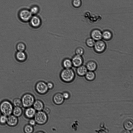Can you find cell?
<instances>
[{
    "label": "cell",
    "mask_w": 133,
    "mask_h": 133,
    "mask_svg": "<svg viewBox=\"0 0 133 133\" xmlns=\"http://www.w3.org/2000/svg\"><path fill=\"white\" fill-rule=\"evenodd\" d=\"M37 124L36 122L34 119H31L29 121V124L33 126H35Z\"/></svg>",
    "instance_id": "cell-32"
},
{
    "label": "cell",
    "mask_w": 133,
    "mask_h": 133,
    "mask_svg": "<svg viewBox=\"0 0 133 133\" xmlns=\"http://www.w3.org/2000/svg\"><path fill=\"white\" fill-rule=\"evenodd\" d=\"M31 25L34 27H39L41 24V20L37 16L32 17L30 20Z\"/></svg>",
    "instance_id": "cell-13"
},
{
    "label": "cell",
    "mask_w": 133,
    "mask_h": 133,
    "mask_svg": "<svg viewBox=\"0 0 133 133\" xmlns=\"http://www.w3.org/2000/svg\"><path fill=\"white\" fill-rule=\"evenodd\" d=\"M62 64L63 67L66 69L71 68L73 66L72 61L69 59L66 58L64 60Z\"/></svg>",
    "instance_id": "cell-22"
},
{
    "label": "cell",
    "mask_w": 133,
    "mask_h": 133,
    "mask_svg": "<svg viewBox=\"0 0 133 133\" xmlns=\"http://www.w3.org/2000/svg\"><path fill=\"white\" fill-rule=\"evenodd\" d=\"M23 113L21 107H14L13 109L12 114L17 117L21 116Z\"/></svg>",
    "instance_id": "cell-18"
},
{
    "label": "cell",
    "mask_w": 133,
    "mask_h": 133,
    "mask_svg": "<svg viewBox=\"0 0 133 133\" xmlns=\"http://www.w3.org/2000/svg\"><path fill=\"white\" fill-rule=\"evenodd\" d=\"M15 57L16 60L20 62H24L27 58L26 55L24 51H17L15 53Z\"/></svg>",
    "instance_id": "cell-12"
},
{
    "label": "cell",
    "mask_w": 133,
    "mask_h": 133,
    "mask_svg": "<svg viewBox=\"0 0 133 133\" xmlns=\"http://www.w3.org/2000/svg\"><path fill=\"white\" fill-rule=\"evenodd\" d=\"M62 94L63 98L64 99H67L70 98V94L67 92H65Z\"/></svg>",
    "instance_id": "cell-31"
},
{
    "label": "cell",
    "mask_w": 133,
    "mask_h": 133,
    "mask_svg": "<svg viewBox=\"0 0 133 133\" xmlns=\"http://www.w3.org/2000/svg\"><path fill=\"white\" fill-rule=\"evenodd\" d=\"M95 42L96 41L91 37L88 38L86 41V45L89 47H93Z\"/></svg>",
    "instance_id": "cell-25"
},
{
    "label": "cell",
    "mask_w": 133,
    "mask_h": 133,
    "mask_svg": "<svg viewBox=\"0 0 133 133\" xmlns=\"http://www.w3.org/2000/svg\"><path fill=\"white\" fill-rule=\"evenodd\" d=\"M102 38L104 40H109L111 39L112 37V33L109 30H106L102 33Z\"/></svg>",
    "instance_id": "cell-20"
},
{
    "label": "cell",
    "mask_w": 133,
    "mask_h": 133,
    "mask_svg": "<svg viewBox=\"0 0 133 133\" xmlns=\"http://www.w3.org/2000/svg\"><path fill=\"white\" fill-rule=\"evenodd\" d=\"M33 106V108L38 111H42L44 108V104L42 101L39 100L35 101Z\"/></svg>",
    "instance_id": "cell-15"
},
{
    "label": "cell",
    "mask_w": 133,
    "mask_h": 133,
    "mask_svg": "<svg viewBox=\"0 0 133 133\" xmlns=\"http://www.w3.org/2000/svg\"><path fill=\"white\" fill-rule=\"evenodd\" d=\"M124 126L125 129L126 130L129 131L131 130L133 128V121L131 120H127L124 122Z\"/></svg>",
    "instance_id": "cell-21"
},
{
    "label": "cell",
    "mask_w": 133,
    "mask_h": 133,
    "mask_svg": "<svg viewBox=\"0 0 133 133\" xmlns=\"http://www.w3.org/2000/svg\"><path fill=\"white\" fill-rule=\"evenodd\" d=\"M32 14L29 10L23 9L19 13V16L20 19L24 22H27L30 20Z\"/></svg>",
    "instance_id": "cell-5"
},
{
    "label": "cell",
    "mask_w": 133,
    "mask_h": 133,
    "mask_svg": "<svg viewBox=\"0 0 133 133\" xmlns=\"http://www.w3.org/2000/svg\"><path fill=\"white\" fill-rule=\"evenodd\" d=\"M24 130L25 133H31L33 132L34 129L33 126L29 124L25 125L24 127Z\"/></svg>",
    "instance_id": "cell-26"
},
{
    "label": "cell",
    "mask_w": 133,
    "mask_h": 133,
    "mask_svg": "<svg viewBox=\"0 0 133 133\" xmlns=\"http://www.w3.org/2000/svg\"><path fill=\"white\" fill-rule=\"evenodd\" d=\"M47 85L49 89H52L54 87L53 83L51 82L48 83L47 84Z\"/></svg>",
    "instance_id": "cell-33"
},
{
    "label": "cell",
    "mask_w": 133,
    "mask_h": 133,
    "mask_svg": "<svg viewBox=\"0 0 133 133\" xmlns=\"http://www.w3.org/2000/svg\"><path fill=\"white\" fill-rule=\"evenodd\" d=\"M86 66L88 70L94 71L96 70L97 65L96 62L94 61H90L87 63Z\"/></svg>",
    "instance_id": "cell-17"
},
{
    "label": "cell",
    "mask_w": 133,
    "mask_h": 133,
    "mask_svg": "<svg viewBox=\"0 0 133 133\" xmlns=\"http://www.w3.org/2000/svg\"><path fill=\"white\" fill-rule=\"evenodd\" d=\"M85 76L86 80L90 81L94 80L96 77V74L93 71H87Z\"/></svg>",
    "instance_id": "cell-19"
},
{
    "label": "cell",
    "mask_w": 133,
    "mask_h": 133,
    "mask_svg": "<svg viewBox=\"0 0 133 133\" xmlns=\"http://www.w3.org/2000/svg\"><path fill=\"white\" fill-rule=\"evenodd\" d=\"M72 4L74 7L78 8L81 6L82 2L81 0H73Z\"/></svg>",
    "instance_id": "cell-28"
},
{
    "label": "cell",
    "mask_w": 133,
    "mask_h": 133,
    "mask_svg": "<svg viewBox=\"0 0 133 133\" xmlns=\"http://www.w3.org/2000/svg\"><path fill=\"white\" fill-rule=\"evenodd\" d=\"M96 52L98 53H101L105 50L106 45L105 43L101 40L96 41L94 46Z\"/></svg>",
    "instance_id": "cell-7"
},
{
    "label": "cell",
    "mask_w": 133,
    "mask_h": 133,
    "mask_svg": "<svg viewBox=\"0 0 133 133\" xmlns=\"http://www.w3.org/2000/svg\"><path fill=\"white\" fill-rule=\"evenodd\" d=\"M87 71L88 70L86 66L83 65L78 67L76 70L78 75L80 76H85Z\"/></svg>",
    "instance_id": "cell-16"
},
{
    "label": "cell",
    "mask_w": 133,
    "mask_h": 133,
    "mask_svg": "<svg viewBox=\"0 0 133 133\" xmlns=\"http://www.w3.org/2000/svg\"><path fill=\"white\" fill-rule=\"evenodd\" d=\"M36 110L31 107L26 108L25 112V115L27 118L31 119L34 117L36 113Z\"/></svg>",
    "instance_id": "cell-11"
},
{
    "label": "cell",
    "mask_w": 133,
    "mask_h": 133,
    "mask_svg": "<svg viewBox=\"0 0 133 133\" xmlns=\"http://www.w3.org/2000/svg\"><path fill=\"white\" fill-rule=\"evenodd\" d=\"M34 118L37 124L40 125L45 124L47 122L48 119L47 114L42 111L36 112Z\"/></svg>",
    "instance_id": "cell-4"
},
{
    "label": "cell",
    "mask_w": 133,
    "mask_h": 133,
    "mask_svg": "<svg viewBox=\"0 0 133 133\" xmlns=\"http://www.w3.org/2000/svg\"><path fill=\"white\" fill-rule=\"evenodd\" d=\"M21 99L22 106L26 108L31 107L35 101L34 96L29 93L25 94Z\"/></svg>",
    "instance_id": "cell-3"
},
{
    "label": "cell",
    "mask_w": 133,
    "mask_h": 133,
    "mask_svg": "<svg viewBox=\"0 0 133 133\" xmlns=\"http://www.w3.org/2000/svg\"><path fill=\"white\" fill-rule=\"evenodd\" d=\"M75 74L74 71L71 68L66 69L61 73L60 77L62 80L66 83H70L75 79Z\"/></svg>",
    "instance_id": "cell-2"
},
{
    "label": "cell",
    "mask_w": 133,
    "mask_h": 133,
    "mask_svg": "<svg viewBox=\"0 0 133 133\" xmlns=\"http://www.w3.org/2000/svg\"><path fill=\"white\" fill-rule=\"evenodd\" d=\"M7 116L2 114L0 116V124L4 125L7 124Z\"/></svg>",
    "instance_id": "cell-27"
},
{
    "label": "cell",
    "mask_w": 133,
    "mask_h": 133,
    "mask_svg": "<svg viewBox=\"0 0 133 133\" xmlns=\"http://www.w3.org/2000/svg\"><path fill=\"white\" fill-rule=\"evenodd\" d=\"M16 48L17 51H24L26 49V46L23 43L19 42L17 44Z\"/></svg>",
    "instance_id": "cell-23"
},
{
    "label": "cell",
    "mask_w": 133,
    "mask_h": 133,
    "mask_svg": "<svg viewBox=\"0 0 133 133\" xmlns=\"http://www.w3.org/2000/svg\"><path fill=\"white\" fill-rule=\"evenodd\" d=\"M64 100L62 94L60 93L56 94L54 96L53 100L56 104L60 105L62 104Z\"/></svg>",
    "instance_id": "cell-14"
},
{
    "label": "cell",
    "mask_w": 133,
    "mask_h": 133,
    "mask_svg": "<svg viewBox=\"0 0 133 133\" xmlns=\"http://www.w3.org/2000/svg\"><path fill=\"white\" fill-rule=\"evenodd\" d=\"M30 11L32 15L36 14L39 12V8L37 6H33L31 8Z\"/></svg>",
    "instance_id": "cell-30"
},
{
    "label": "cell",
    "mask_w": 133,
    "mask_h": 133,
    "mask_svg": "<svg viewBox=\"0 0 133 133\" xmlns=\"http://www.w3.org/2000/svg\"><path fill=\"white\" fill-rule=\"evenodd\" d=\"M102 33L98 29H96L92 30L91 33V36L95 41L101 40L102 38Z\"/></svg>",
    "instance_id": "cell-10"
},
{
    "label": "cell",
    "mask_w": 133,
    "mask_h": 133,
    "mask_svg": "<svg viewBox=\"0 0 133 133\" xmlns=\"http://www.w3.org/2000/svg\"><path fill=\"white\" fill-rule=\"evenodd\" d=\"M71 61L73 66L75 67H78L82 65L83 59L81 56L76 55L73 57Z\"/></svg>",
    "instance_id": "cell-9"
},
{
    "label": "cell",
    "mask_w": 133,
    "mask_h": 133,
    "mask_svg": "<svg viewBox=\"0 0 133 133\" xmlns=\"http://www.w3.org/2000/svg\"><path fill=\"white\" fill-rule=\"evenodd\" d=\"M14 106L11 102L5 100L0 103V112L2 114L7 116L12 114Z\"/></svg>",
    "instance_id": "cell-1"
},
{
    "label": "cell",
    "mask_w": 133,
    "mask_h": 133,
    "mask_svg": "<svg viewBox=\"0 0 133 133\" xmlns=\"http://www.w3.org/2000/svg\"><path fill=\"white\" fill-rule=\"evenodd\" d=\"M18 117L12 114L7 116V124L11 127L16 126L18 123Z\"/></svg>",
    "instance_id": "cell-8"
},
{
    "label": "cell",
    "mask_w": 133,
    "mask_h": 133,
    "mask_svg": "<svg viewBox=\"0 0 133 133\" xmlns=\"http://www.w3.org/2000/svg\"><path fill=\"white\" fill-rule=\"evenodd\" d=\"M84 52L83 48L81 47L77 48L75 51L76 55L81 56L83 54Z\"/></svg>",
    "instance_id": "cell-29"
},
{
    "label": "cell",
    "mask_w": 133,
    "mask_h": 133,
    "mask_svg": "<svg viewBox=\"0 0 133 133\" xmlns=\"http://www.w3.org/2000/svg\"><path fill=\"white\" fill-rule=\"evenodd\" d=\"M12 104L14 107H22V106L21 99L18 98L14 99L13 101Z\"/></svg>",
    "instance_id": "cell-24"
},
{
    "label": "cell",
    "mask_w": 133,
    "mask_h": 133,
    "mask_svg": "<svg viewBox=\"0 0 133 133\" xmlns=\"http://www.w3.org/2000/svg\"><path fill=\"white\" fill-rule=\"evenodd\" d=\"M36 89L38 93L42 94L46 93L49 89L47 84L43 81L39 82L37 83Z\"/></svg>",
    "instance_id": "cell-6"
}]
</instances>
